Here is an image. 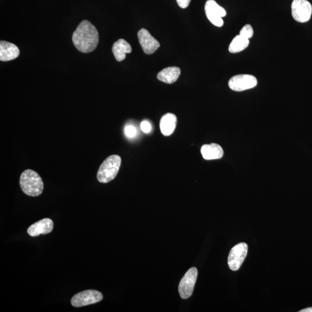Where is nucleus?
<instances>
[{"label":"nucleus","mask_w":312,"mask_h":312,"mask_svg":"<svg viewBox=\"0 0 312 312\" xmlns=\"http://www.w3.org/2000/svg\"><path fill=\"white\" fill-rule=\"evenodd\" d=\"M72 42L80 52L88 53L95 50L99 42V34L95 25L87 20L81 22L72 36Z\"/></svg>","instance_id":"nucleus-1"},{"label":"nucleus","mask_w":312,"mask_h":312,"mask_svg":"<svg viewBox=\"0 0 312 312\" xmlns=\"http://www.w3.org/2000/svg\"><path fill=\"white\" fill-rule=\"evenodd\" d=\"M20 186L24 194L31 196L40 195L44 190V183L41 178L32 169L25 170L21 174Z\"/></svg>","instance_id":"nucleus-2"},{"label":"nucleus","mask_w":312,"mask_h":312,"mask_svg":"<svg viewBox=\"0 0 312 312\" xmlns=\"http://www.w3.org/2000/svg\"><path fill=\"white\" fill-rule=\"evenodd\" d=\"M121 162V157L118 155H112L106 158L98 171V181L106 183L114 180L119 173Z\"/></svg>","instance_id":"nucleus-3"},{"label":"nucleus","mask_w":312,"mask_h":312,"mask_svg":"<svg viewBox=\"0 0 312 312\" xmlns=\"http://www.w3.org/2000/svg\"><path fill=\"white\" fill-rule=\"evenodd\" d=\"M103 296L96 290H89L81 292L72 298L71 303L72 306L76 307L95 304L100 302Z\"/></svg>","instance_id":"nucleus-4"},{"label":"nucleus","mask_w":312,"mask_h":312,"mask_svg":"<svg viewBox=\"0 0 312 312\" xmlns=\"http://www.w3.org/2000/svg\"><path fill=\"white\" fill-rule=\"evenodd\" d=\"M292 14L295 20L305 23L310 20L312 14V6L307 0H293Z\"/></svg>","instance_id":"nucleus-5"},{"label":"nucleus","mask_w":312,"mask_h":312,"mask_svg":"<svg viewBox=\"0 0 312 312\" xmlns=\"http://www.w3.org/2000/svg\"><path fill=\"white\" fill-rule=\"evenodd\" d=\"M197 276V269L193 267L189 269L183 277L179 285V293L184 300L189 298L193 294Z\"/></svg>","instance_id":"nucleus-6"},{"label":"nucleus","mask_w":312,"mask_h":312,"mask_svg":"<svg viewBox=\"0 0 312 312\" xmlns=\"http://www.w3.org/2000/svg\"><path fill=\"white\" fill-rule=\"evenodd\" d=\"M205 14L209 21L217 27L223 25V17L226 12L223 7L218 4L215 0H208L205 6Z\"/></svg>","instance_id":"nucleus-7"},{"label":"nucleus","mask_w":312,"mask_h":312,"mask_svg":"<svg viewBox=\"0 0 312 312\" xmlns=\"http://www.w3.org/2000/svg\"><path fill=\"white\" fill-rule=\"evenodd\" d=\"M258 79L255 76L249 74L234 76L229 81V88L236 92H242L255 88Z\"/></svg>","instance_id":"nucleus-8"},{"label":"nucleus","mask_w":312,"mask_h":312,"mask_svg":"<svg viewBox=\"0 0 312 312\" xmlns=\"http://www.w3.org/2000/svg\"><path fill=\"white\" fill-rule=\"evenodd\" d=\"M248 246L246 243H240L231 250L228 258L230 269L236 271L241 268L247 254Z\"/></svg>","instance_id":"nucleus-9"},{"label":"nucleus","mask_w":312,"mask_h":312,"mask_svg":"<svg viewBox=\"0 0 312 312\" xmlns=\"http://www.w3.org/2000/svg\"><path fill=\"white\" fill-rule=\"evenodd\" d=\"M139 44L145 53L152 54L160 48V44L147 29H142L138 33Z\"/></svg>","instance_id":"nucleus-10"},{"label":"nucleus","mask_w":312,"mask_h":312,"mask_svg":"<svg viewBox=\"0 0 312 312\" xmlns=\"http://www.w3.org/2000/svg\"><path fill=\"white\" fill-rule=\"evenodd\" d=\"M53 226V221L46 218L30 226L27 233L31 237L39 236L41 234H48L52 232Z\"/></svg>","instance_id":"nucleus-11"},{"label":"nucleus","mask_w":312,"mask_h":312,"mask_svg":"<svg viewBox=\"0 0 312 312\" xmlns=\"http://www.w3.org/2000/svg\"><path fill=\"white\" fill-rule=\"evenodd\" d=\"M20 51L18 46L11 42L1 41L0 42V61L8 62L18 58Z\"/></svg>","instance_id":"nucleus-12"},{"label":"nucleus","mask_w":312,"mask_h":312,"mask_svg":"<svg viewBox=\"0 0 312 312\" xmlns=\"http://www.w3.org/2000/svg\"><path fill=\"white\" fill-rule=\"evenodd\" d=\"M201 153L204 159L207 160L220 159L224 154L223 149L216 144L203 145Z\"/></svg>","instance_id":"nucleus-13"},{"label":"nucleus","mask_w":312,"mask_h":312,"mask_svg":"<svg viewBox=\"0 0 312 312\" xmlns=\"http://www.w3.org/2000/svg\"><path fill=\"white\" fill-rule=\"evenodd\" d=\"M177 123V117L173 114H166L160 120V127L161 133L169 136L173 133Z\"/></svg>","instance_id":"nucleus-14"},{"label":"nucleus","mask_w":312,"mask_h":312,"mask_svg":"<svg viewBox=\"0 0 312 312\" xmlns=\"http://www.w3.org/2000/svg\"><path fill=\"white\" fill-rule=\"evenodd\" d=\"M180 75V68L177 67H169L159 72L157 75V79L162 82L172 84L176 82Z\"/></svg>","instance_id":"nucleus-15"},{"label":"nucleus","mask_w":312,"mask_h":312,"mask_svg":"<svg viewBox=\"0 0 312 312\" xmlns=\"http://www.w3.org/2000/svg\"><path fill=\"white\" fill-rule=\"evenodd\" d=\"M112 52L117 61L122 62L125 59L127 53H130L132 52V48L126 41L120 39L114 44Z\"/></svg>","instance_id":"nucleus-16"},{"label":"nucleus","mask_w":312,"mask_h":312,"mask_svg":"<svg viewBox=\"0 0 312 312\" xmlns=\"http://www.w3.org/2000/svg\"><path fill=\"white\" fill-rule=\"evenodd\" d=\"M250 43L249 40L240 35H238L231 42L229 50L230 53H237L245 50Z\"/></svg>","instance_id":"nucleus-17"},{"label":"nucleus","mask_w":312,"mask_h":312,"mask_svg":"<svg viewBox=\"0 0 312 312\" xmlns=\"http://www.w3.org/2000/svg\"><path fill=\"white\" fill-rule=\"evenodd\" d=\"M254 31L253 27L250 24H246L244 25L241 30L239 35L241 36L246 39L250 40L252 37L253 36Z\"/></svg>","instance_id":"nucleus-18"},{"label":"nucleus","mask_w":312,"mask_h":312,"mask_svg":"<svg viewBox=\"0 0 312 312\" xmlns=\"http://www.w3.org/2000/svg\"><path fill=\"white\" fill-rule=\"evenodd\" d=\"M126 135L129 138H133L136 135V130L133 126L128 125L125 129Z\"/></svg>","instance_id":"nucleus-19"},{"label":"nucleus","mask_w":312,"mask_h":312,"mask_svg":"<svg viewBox=\"0 0 312 312\" xmlns=\"http://www.w3.org/2000/svg\"><path fill=\"white\" fill-rule=\"evenodd\" d=\"M141 130L145 133H149L152 130V126L151 123L147 121H144L140 124Z\"/></svg>","instance_id":"nucleus-20"},{"label":"nucleus","mask_w":312,"mask_h":312,"mask_svg":"<svg viewBox=\"0 0 312 312\" xmlns=\"http://www.w3.org/2000/svg\"><path fill=\"white\" fill-rule=\"evenodd\" d=\"M177 2L179 7L185 9L189 7L191 0H177Z\"/></svg>","instance_id":"nucleus-21"},{"label":"nucleus","mask_w":312,"mask_h":312,"mask_svg":"<svg viewBox=\"0 0 312 312\" xmlns=\"http://www.w3.org/2000/svg\"><path fill=\"white\" fill-rule=\"evenodd\" d=\"M300 312H312V307H308V308L302 309L300 310Z\"/></svg>","instance_id":"nucleus-22"}]
</instances>
